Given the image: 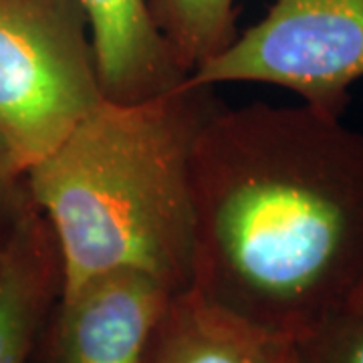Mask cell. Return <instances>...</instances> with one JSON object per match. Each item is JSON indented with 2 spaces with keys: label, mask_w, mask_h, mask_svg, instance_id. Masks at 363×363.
I'll use <instances>...</instances> for the list:
<instances>
[{
  "label": "cell",
  "mask_w": 363,
  "mask_h": 363,
  "mask_svg": "<svg viewBox=\"0 0 363 363\" xmlns=\"http://www.w3.org/2000/svg\"><path fill=\"white\" fill-rule=\"evenodd\" d=\"M79 0H0V147L23 176L104 101Z\"/></svg>",
  "instance_id": "cell-3"
},
{
  "label": "cell",
  "mask_w": 363,
  "mask_h": 363,
  "mask_svg": "<svg viewBox=\"0 0 363 363\" xmlns=\"http://www.w3.org/2000/svg\"><path fill=\"white\" fill-rule=\"evenodd\" d=\"M172 295L142 272L93 277L59 295L28 363H142Z\"/></svg>",
  "instance_id": "cell-5"
},
{
  "label": "cell",
  "mask_w": 363,
  "mask_h": 363,
  "mask_svg": "<svg viewBox=\"0 0 363 363\" xmlns=\"http://www.w3.org/2000/svg\"><path fill=\"white\" fill-rule=\"evenodd\" d=\"M214 87L188 83L156 97L104 99L26 169L30 202L51 228L61 293L133 271L178 293L192 279V152Z\"/></svg>",
  "instance_id": "cell-2"
},
{
  "label": "cell",
  "mask_w": 363,
  "mask_h": 363,
  "mask_svg": "<svg viewBox=\"0 0 363 363\" xmlns=\"http://www.w3.org/2000/svg\"><path fill=\"white\" fill-rule=\"evenodd\" d=\"M363 77V0H274L257 25L196 67L188 83H262L341 117Z\"/></svg>",
  "instance_id": "cell-4"
},
{
  "label": "cell",
  "mask_w": 363,
  "mask_h": 363,
  "mask_svg": "<svg viewBox=\"0 0 363 363\" xmlns=\"http://www.w3.org/2000/svg\"><path fill=\"white\" fill-rule=\"evenodd\" d=\"M30 198L26 192L25 176L14 168L13 162L0 147V248L9 234L13 233L14 224L28 206Z\"/></svg>",
  "instance_id": "cell-11"
},
{
  "label": "cell",
  "mask_w": 363,
  "mask_h": 363,
  "mask_svg": "<svg viewBox=\"0 0 363 363\" xmlns=\"http://www.w3.org/2000/svg\"><path fill=\"white\" fill-rule=\"evenodd\" d=\"M200 297L295 341L363 286V133L309 105L218 104L192 152Z\"/></svg>",
  "instance_id": "cell-1"
},
{
  "label": "cell",
  "mask_w": 363,
  "mask_h": 363,
  "mask_svg": "<svg viewBox=\"0 0 363 363\" xmlns=\"http://www.w3.org/2000/svg\"><path fill=\"white\" fill-rule=\"evenodd\" d=\"M297 351L298 363H363V286L297 339Z\"/></svg>",
  "instance_id": "cell-10"
},
{
  "label": "cell",
  "mask_w": 363,
  "mask_h": 363,
  "mask_svg": "<svg viewBox=\"0 0 363 363\" xmlns=\"http://www.w3.org/2000/svg\"><path fill=\"white\" fill-rule=\"evenodd\" d=\"M61 281L55 236L28 202L0 248V363L30 362Z\"/></svg>",
  "instance_id": "cell-8"
},
{
  "label": "cell",
  "mask_w": 363,
  "mask_h": 363,
  "mask_svg": "<svg viewBox=\"0 0 363 363\" xmlns=\"http://www.w3.org/2000/svg\"><path fill=\"white\" fill-rule=\"evenodd\" d=\"M89 23L97 77L107 101L133 104L188 79L150 13L147 0H79Z\"/></svg>",
  "instance_id": "cell-6"
},
{
  "label": "cell",
  "mask_w": 363,
  "mask_h": 363,
  "mask_svg": "<svg viewBox=\"0 0 363 363\" xmlns=\"http://www.w3.org/2000/svg\"><path fill=\"white\" fill-rule=\"evenodd\" d=\"M142 363H298V351L293 337L184 289L169 297Z\"/></svg>",
  "instance_id": "cell-7"
},
{
  "label": "cell",
  "mask_w": 363,
  "mask_h": 363,
  "mask_svg": "<svg viewBox=\"0 0 363 363\" xmlns=\"http://www.w3.org/2000/svg\"><path fill=\"white\" fill-rule=\"evenodd\" d=\"M176 63L188 75L228 47L236 33V0H147Z\"/></svg>",
  "instance_id": "cell-9"
}]
</instances>
